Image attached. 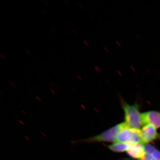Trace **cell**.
Returning <instances> with one entry per match:
<instances>
[{"mask_svg":"<svg viewBox=\"0 0 160 160\" xmlns=\"http://www.w3.org/2000/svg\"><path fill=\"white\" fill-rule=\"evenodd\" d=\"M127 126L125 122L118 124L108 130L103 132L97 135L79 140L72 141V143L76 144L80 143H92L97 142H115L118 133L123 128Z\"/></svg>","mask_w":160,"mask_h":160,"instance_id":"1","label":"cell"},{"mask_svg":"<svg viewBox=\"0 0 160 160\" xmlns=\"http://www.w3.org/2000/svg\"><path fill=\"white\" fill-rule=\"evenodd\" d=\"M120 101L124 112L125 122L127 126L132 129H139L142 126L141 113L139 112V106L138 103L129 105L120 97Z\"/></svg>","mask_w":160,"mask_h":160,"instance_id":"2","label":"cell"},{"mask_svg":"<svg viewBox=\"0 0 160 160\" xmlns=\"http://www.w3.org/2000/svg\"><path fill=\"white\" fill-rule=\"evenodd\" d=\"M117 142L130 145L142 143L140 129H132L126 126L118 133L116 138Z\"/></svg>","mask_w":160,"mask_h":160,"instance_id":"3","label":"cell"},{"mask_svg":"<svg viewBox=\"0 0 160 160\" xmlns=\"http://www.w3.org/2000/svg\"><path fill=\"white\" fill-rule=\"evenodd\" d=\"M142 125H150L156 129L160 128V112L152 110L141 113Z\"/></svg>","mask_w":160,"mask_h":160,"instance_id":"4","label":"cell"},{"mask_svg":"<svg viewBox=\"0 0 160 160\" xmlns=\"http://www.w3.org/2000/svg\"><path fill=\"white\" fill-rule=\"evenodd\" d=\"M140 131L142 143L147 144L160 138V134L158 133L156 128L151 125H145Z\"/></svg>","mask_w":160,"mask_h":160,"instance_id":"5","label":"cell"},{"mask_svg":"<svg viewBox=\"0 0 160 160\" xmlns=\"http://www.w3.org/2000/svg\"><path fill=\"white\" fill-rule=\"evenodd\" d=\"M126 152L129 157L137 160L142 159L146 154L142 143L132 145Z\"/></svg>","mask_w":160,"mask_h":160,"instance_id":"6","label":"cell"},{"mask_svg":"<svg viewBox=\"0 0 160 160\" xmlns=\"http://www.w3.org/2000/svg\"><path fill=\"white\" fill-rule=\"evenodd\" d=\"M132 145L121 142H115L108 146V148L111 151L116 152H122L126 151L129 149Z\"/></svg>","mask_w":160,"mask_h":160,"instance_id":"7","label":"cell"},{"mask_svg":"<svg viewBox=\"0 0 160 160\" xmlns=\"http://www.w3.org/2000/svg\"><path fill=\"white\" fill-rule=\"evenodd\" d=\"M145 151L147 153L151 154L156 160H160V151L156 147L149 144L144 145Z\"/></svg>","mask_w":160,"mask_h":160,"instance_id":"8","label":"cell"},{"mask_svg":"<svg viewBox=\"0 0 160 160\" xmlns=\"http://www.w3.org/2000/svg\"><path fill=\"white\" fill-rule=\"evenodd\" d=\"M140 160H156V159L151 154L146 152V154L144 157Z\"/></svg>","mask_w":160,"mask_h":160,"instance_id":"9","label":"cell"},{"mask_svg":"<svg viewBox=\"0 0 160 160\" xmlns=\"http://www.w3.org/2000/svg\"><path fill=\"white\" fill-rule=\"evenodd\" d=\"M77 78H78V79H79L80 80V81H82V78H81L79 75H77Z\"/></svg>","mask_w":160,"mask_h":160,"instance_id":"10","label":"cell"},{"mask_svg":"<svg viewBox=\"0 0 160 160\" xmlns=\"http://www.w3.org/2000/svg\"><path fill=\"white\" fill-rule=\"evenodd\" d=\"M0 56H1V57L3 59H5V56H3L2 54H0Z\"/></svg>","mask_w":160,"mask_h":160,"instance_id":"11","label":"cell"},{"mask_svg":"<svg viewBox=\"0 0 160 160\" xmlns=\"http://www.w3.org/2000/svg\"><path fill=\"white\" fill-rule=\"evenodd\" d=\"M84 42L85 44H86V46H88V44L87 43V42H86V41H85V40H84Z\"/></svg>","mask_w":160,"mask_h":160,"instance_id":"12","label":"cell"}]
</instances>
